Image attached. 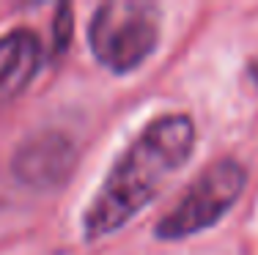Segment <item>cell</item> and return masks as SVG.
<instances>
[{
	"label": "cell",
	"mask_w": 258,
	"mask_h": 255,
	"mask_svg": "<svg viewBox=\"0 0 258 255\" xmlns=\"http://www.w3.org/2000/svg\"><path fill=\"white\" fill-rule=\"evenodd\" d=\"M195 145V126L187 115H162L151 121L121 159L113 165L83 217V230L91 241L126 225L168 179L189 159Z\"/></svg>",
	"instance_id": "1"
},
{
	"label": "cell",
	"mask_w": 258,
	"mask_h": 255,
	"mask_svg": "<svg viewBox=\"0 0 258 255\" xmlns=\"http://www.w3.org/2000/svg\"><path fill=\"white\" fill-rule=\"evenodd\" d=\"M159 36V11L146 0H113L91 20V50L113 71H129L151 55Z\"/></svg>",
	"instance_id": "2"
},
{
	"label": "cell",
	"mask_w": 258,
	"mask_h": 255,
	"mask_svg": "<svg viewBox=\"0 0 258 255\" xmlns=\"http://www.w3.org/2000/svg\"><path fill=\"white\" fill-rule=\"evenodd\" d=\"M244 167L233 159H220L209 165L201 179L181 195V200L159 220L157 236L162 239H184L206 230L236 203L244 190Z\"/></svg>",
	"instance_id": "3"
},
{
	"label": "cell",
	"mask_w": 258,
	"mask_h": 255,
	"mask_svg": "<svg viewBox=\"0 0 258 255\" xmlns=\"http://www.w3.org/2000/svg\"><path fill=\"white\" fill-rule=\"evenodd\" d=\"M41 60V44L33 30L17 28L0 39V99L20 94L33 80Z\"/></svg>",
	"instance_id": "5"
},
{
	"label": "cell",
	"mask_w": 258,
	"mask_h": 255,
	"mask_svg": "<svg viewBox=\"0 0 258 255\" xmlns=\"http://www.w3.org/2000/svg\"><path fill=\"white\" fill-rule=\"evenodd\" d=\"M75 165V148L58 132H44L17 151V176L33 187H50L66 179Z\"/></svg>",
	"instance_id": "4"
}]
</instances>
